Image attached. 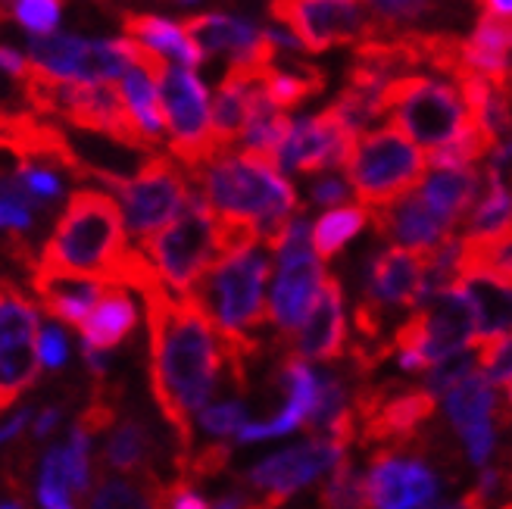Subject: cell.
Instances as JSON below:
<instances>
[{
  "label": "cell",
  "instance_id": "39",
  "mask_svg": "<svg viewBox=\"0 0 512 509\" xmlns=\"http://www.w3.org/2000/svg\"><path fill=\"white\" fill-rule=\"evenodd\" d=\"M91 435L82 425H72L69 441L60 447L63 450V469L72 497H85L91 491Z\"/></svg>",
  "mask_w": 512,
  "mask_h": 509
},
{
  "label": "cell",
  "instance_id": "25",
  "mask_svg": "<svg viewBox=\"0 0 512 509\" xmlns=\"http://www.w3.org/2000/svg\"><path fill=\"white\" fill-rule=\"evenodd\" d=\"M500 413L497 391L484 381L481 372L469 375L466 381H459L453 391L444 394V416L456 428V435L463 438L466 431L491 425Z\"/></svg>",
  "mask_w": 512,
  "mask_h": 509
},
{
  "label": "cell",
  "instance_id": "43",
  "mask_svg": "<svg viewBox=\"0 0 512 509\" xmlns=\"http://www.w3.org/2000/svg\"><path fill=\"white\" fill-rule=\"evenodd\" d=\"M366 4L375 19V35L403 32L400 25L419 22L425 13L434 10V0H366Z\"/></svg>",
  "mask_w": 512,
  "mask_h": 509
},
{
  "label": "cell",
  "instance_id": "7",
  "mask_svg": "<svg viewBox=\"0 0 512 509\" xmlns=\"http://www.w3.org/2000/svg\"><path fill=\"white\" fill-rule=\"evenodd\" d=\"M347 185L360 200V207L381 210L416 191L425 175V150H419L394 125H381L356 138V147L347 160Z\"/></svg>",
  "mask_w": 512,
  "mask_h": 509
},
{
  "label": "cell",
  "instance_id": "48",
  "mask_svg": "<svg viewBox=\"0 0 512 509\" xmlns=\"http://www.w3.org/2000/svg\"><path fill=\"white\" fill-rule=\"evenodd\" d=\"M166 509H210V503L203 500V494L191 485V481L178 478L166 491Z\"/></svg>",
  "mask_w": 512,
  "mask_h": 509
},
{
  "label": "cell",
  "instance_id": "52",
  "mask_svg": "<svg viewBox=\"0 0 512 509\" xmlns=\"http://www.w3.org/2000/svg\"><path fill=\"white\" fill-rule=\"evenodd\" d=\"M82 360H85V366H88V372L97 378V381H104L107 378V372H110V366H113V356H110V350H97V347H82Z\"/></svg>",
  "mask_w": 512,
  "mask_h": 509
},
{
  "label": "cell",
  "instance_id": "55",
  "mask_svg": "<svg viewBox=\"0 0 512 509\" xmlns=\"http://www.w3.org/2000/svg\"><path fill=\"white\" fill-rule=\"evenodd\" d=\"M0 509H25V503L22 500H4V503H0Z\"/></svg>",
  "mask_w": 512,
  "mask_h": 509
},
{
  "label": "cell",
  "instance_id": "20",
  "mask_svg": "<svg viewBox=\"0 0 512 509\" xmlns=\"http://www.w3.org/2000/svg\"><path fill=\"white\" fill-rule=\"evenodd\" d=\"M481 188H484V175H481L478 166H469V169H431V172L422 175L416 194L431 210V216L438 219L450 235H456V228L466 222L469 210L481 197Z\"/></svg>",
  "mask_w": 512,
  "mask_h": 509
},
{
  "label": "cell",
  "instance_id": "30",
  "mask_svg": "<svg viewBox=\"0 0 512 509\" xmlns=\"http://www.w3.org/2000/svg\"><path fill=\"white\" fill-rule=\"evenodd\" d=\"M322 88H325V72L316 66H275L272 63L263 72V91L281 113H288L300 107L303 100L322 94Z\"/></svg>",
  "mask_w": 512,
  "mask_h": 509
},
{
  "label": "cell",
  "instance_id": "15",
  "mask_svg": "<svg viewBox=\"0 0 512 509\" xmlns=\"http://www.w3.org/2000/svg\"><path fill=\"white\" fill-rule=\"evenodd\" d=\"M185 32L194 38L203 57L225 54L232 60V66H244V69H266L275 63V50L269 47L260 25H253L250 19L207 13L188 19Z\"/></svg>",
  "mask_w": 512,
  "mask_h": 509
},
{
  "label": "cell",
  "instance_id": "34",
  "mask_svg": "<svg viewBox=\"0 0 512 509\" xmlns=\"http://www.w3.org/2000/svg\"><path fill=\"white\" fill-rule=\"evenodd\" d=\"M41 375V363L32 344L0 347V394L16 403L22 391H29Z\"/></svg>",
  "mask_w": 512,
  "mask_h": 509
},
{
  "label": "cell",
  "instance_id": "50",
  "mask_svg": "<svg viewBox=\"0 0 512 509\" xmlns=\"http://www.w3.org/2000/svg\"><path fill=\"white\" fill-rule=\"evenodd\" d=\"M500 488H503V472H500V469H494V466H484V469H481V475H478V485L472 488V494L491 506V500L500 494Z\"/></svg>",
  "mask_w": 512,
  "mask_h": 509
},
{
  "label": "cell",
  "instance_id": "28",
  "mask_svg": "<svg viewBox=\"0 0 512 509\" xmlns=\"http://www.w3.org/2000/svg\"><path fill=\"white\" fill-rule=\"evenodd\" d=\"M166 485H160L157 472L107 478L91 497L88 509H166Z\"/></svg>",
  "mask_w": 512,
  "mask_h": 509
},
{
  "label": "cell",
  "instance_id": "2",
  "mask_svg": "<svg viewBox=\"0 0 512 509\" xmlns=\"http://www.w3.org/2000/svg\"><path fill=\"white\" fill-rule=\"evenodd\" d=\"M266 278L269 257L266 247L250 244L228 250L200 278L188 294L200 303L216 325L225 344V369L232 372L235 388H247V363L260 350V332L266 328Z\"/></svg>",
  "mask_w": 512,
  "mask_h": 509
},
{
  "label": "cell",
  "instance_id": "45",
  "mask_svg": "<svg viewBox=\"0 0 512 509\" xmlns=\"http://www.w3.org/2000/svg\"><path fill=\"white\" fill-rule=\"evenodd\" d=\"M35 356L38 363L47 366V369H63L66 360H69V341L63 335L60 325H41L38 335H35Z\"/></svg>",
  "mask_w": 512,
  "mask_h": 509
},
{
  "label": "cell",
  "instance_id": "47",
  "mask_svg": "<svg viewBox=\"0 0 512 509\" xmlns=\"http://www.w3.org/2000/svg\"><path fill=\"white\" fill-rule=\"evenodd\" d=\"M347 197H350V185L341 175H322L310 185V203H316V207H322V210L344 207Z\"/></svg>",
  "mask_w": 512,
  "mask_h": 509
},
{
  "label": "cell",
  "instance_id": "59",
  "mask_svg": "<svg viewBox=\"0 0 512 509\" xmlns=\"http://www.w3.org/2000/svg\"><path fill=\"white\" fill-rule=\"evenodd\" d=\"M503 509H512V503H506V506H503Z\"/></svg>",
  "mask_w": 512,
  "mask_h": 509
},
{
  "label": "cell",
  "instance_id": "26",
  "mask_svg": "<svg viewBox=\"0 0 512 509\" xmlns=\"http://www.w3.org/2000/svg\"><path fill=\"white\" fill-rule=\"evenodd\" d=\"M291 116L281 113L272 100L266 97L263 91V79L253 91V100H250V113H247V122H244V132H241V144L247 154L253 157H263V160H275L281 141L288 138L291 132Z\"/></svg>",
  "mask_w": 512,
  "mask_h": 509
},
{
  "label": "cell",
  "instance_id": "3",
  "mask_svg": "<svg viewBox=\"0 0 512 509\" xmlns=\"http://www.w3.org/2000/svg\"><path fill=\"white\" fill-rule=\"evenodd\" d=\"M219 222L250 225L260 247L272 250L297 210V191L275 163L247 150H222L188 175Z\"/></svg>",
  "mask_w": 512,
  "mask_h": 509
},
{
  "label": "cell",
  "instance_id": "14",
  "mask_svg": "<svg viewBox=\"0 0 512 509\" xmlns=\"http://www.w3.org/2000/svg\"><path fill=\"white\" fill-rule=\"evenodd\" d=\"M356 147V135H350L328 107L316 116H303L291 122L288 138L281 141L275 154V169L285 172H331L344 169Z\"/></svg>",
  "mask_w": 512,
  "mask_h": 509
},
{
  "label": "cell",
  "instance_id": "58",
  "mask_svg": "<svg viewBox=\"0 0 512 509\" xmlns=\"http://www.w3.org/2000/svg\"><path fill=\"white\" fill-rule=\"evenodd\" d=\"M182 4H197V0H182Z\"/></svg>",
  "mask_w": 512,
  "mask_h": 509
},
{
  "label": "cell",
  "instance_id": "8",
  "mask_svg": "<svg viewBox=\"0 0 512 509\" xmlns=\"http://www.w3.org/2000/svg\"><path fill=\"white\" fill-rule=\"evenodd\" d=\"M94 182L107 185L119 197L125 235H132L138 244L150 241L169 222H175V216L185 210V200L191 191L185 169L163 154H153L132 178L94 169Z\"/></svg>",
  "mask_w": 512,
  "mask_h": 509
},
{
  "label": "cell",
  "instance_id": "31",
  "mask_svg": "<svg viewBox=\"0 0 512 509\" xmlns=\"http://www.w3.org/2000/svg\"><path fill=\"white\" fill-rule=\"evenodd\" d=\"M150 450H153L150 428L141 419H125L113 428L107 450H104V460H107L110 472L141 475V472H153L150 469Z\"/></svg>",
  "mask_w": 512,
  "mask_h": 509
},
{
  "label": "cell",
  "instance_id": "32",
  "mask_svg": "<svg viewBox=\"0 0 512 509\" xmlns=\"http://www.w3.org/2000/svg\"><path fill=\"white\" fill-rule=\"evenodd\" d=\"M366 225H369V210L360 207V203H344L338 210H328L310 232L313 253L319 260H335Z\"/></svg>",
  "mask_w": 512,
  "mask_h": 509
},
{
  "label": "cell",
  "instance_id": "29",
  "mask_svg": "<svg viewBox=\"0 0 512 509\" xmlns=\"http://www.w3.org/2000/svg\"><path fill=\"white\" fill-rule=\"evenodd\" d=\"M484 182H488V178H484ZM506 232H512V188L500 182H488L484 185V194L469 210L463 232H456V235L466 241H494Z\"/></svg>",
  "mask_w": 512,
  "mask_h": 509
},
{
  "label": "cell",
  "instance_id": "54",
  "mask_svg": "<svg viewBox=\"0 0 512 509\" xmlns=\"http://www.w3.org/2000/svg\"><path fill=\"white\" fill-rule=\"evenodd\" d=\"M484 13L500 16V19H512V0H481Z\"/></svg>",
  "mask_w": 512,
  "mask_h": 509
},
{
  "label": "cell",
  "instance_id": "38",
  "mask_svg": "<svg viewBox=\"0 0 512 509\" xmlns=\"http://www.w3.org/2000/svg\"><path fill=\"white\" fill-rule=\"evenodd\" d=\"M38 503L41 509H79L75 506V497L69 491L66 481V469H63V450L50 447L41 460V472H38Z\"/></svg>",
  "mask_w": 512,
  "mask_h": 509
},
{
  "label": "cell",
  "instance_id": "18",
  "mask_svg": "<svg viewBox=\"0 0 512 509\" xmlns=\"http://www.w3.org/2000/svg\"><path fill=\"white\" fill-rule=\"evenodd\" d=\"M281 385H285V406L281 413L266 419V422H247L238 431V444H253V441H269V438H285L294 435L297 428H303L310 422V413L316 406V394H319V372L297 360V356H288L285 366H281Z\"/></svg>",
  "mask_w": 512,
  "mask_h": 509
},
{
  "label": "cell",
  "instance_id": "17",
  "mask_svg": "<svg viewBox=\"0 0 512 509\" xmlns=\"http://www.w3.org/2000/svg\"><path fill=\"white\" fill-rule=\"evenodd\" d=\"M422 278V257L400 247H384L372 253L363 272V307L372 313L406 307L413 310V300Z\"/></svg>",
  "mask_w": 512,
  "mask_h": 509
},
{
  "label": "cell",
  "instance_id": "37",
  "mask_svg": "<svg viewBox=\"0 0 512 509\" xmlns=\"http://www.w3.org/2000/svg\"><path fill=\"white\" fill-rule=\"evenodd\" d=\"M322 509H369L366 503V478L356 472L350 460H341L328 472L322 488Z\"/></svg>",
  "mask_w": 512,
  "mask_h": 509
},
{
  "label": "cell",
  "instance_id": "11",
  "mask_svg": "<svg viewBox=\"0 0 512 509\" xmlns=\"http://www.w3.org/2000/svg\"><path fill=\"white\" fill-rule=\"evenodd\" d=\"M269 13L310 54H319V50L338 44H360L375 35V19L360 4H338V0H272Z\"/></svg>",
  "mask_w": 512,
  "mask_h": 509
},
{
  "label": "cell",
  "instance_id": "33",
  "mask_svg": "<svg viewBox=\"0 0 512 509\" xmlns=\"http://www.w3.org/2000/svg\"><path fill=\"white\" fill-rule=\"evenodd\" d=\"M38 328H41V319H38L35 303L16 285L0 288V347L32 344Z\"/></svg>",
  "mask_w": 512,
  "mask_h": 509
},
{
  "label": "cell",
  "instance_id": "21",
  "mask_svg": "<svg viewBox=\"0 0 512 509\" xmlns=\"http://www.w3.org/2000/svg\"><path fill=\"white\" fill-rule=\"evenodd\" d=\"M29 285L38 297L41 307L57 322H66L72 328H82L88 313L110 291L113 282L100 278H72V275H29Z\"/></svg>",
  "mask_w": 512,
  "mask_h": 509
},
{
  "label": "cell",
  "instance_id": "10",
  "mask_svg": "<svg viewBox=\"0 0 512 509\" xmlns=\"http://www.w3.org/2000/svg\"><path fill=\"white\" fill-rule=\"evenodd\" d=\"M157 94L169 132L172 160L185 169V175L197 172L203 163L222 154L210 129V91L194 69L166 66L157 75Z\"/></svg>",
  "mask_w": 512,
  "mask_h": 509
},
{
  "label": "cell",
  "instance_id": "6",
  "mask_svg": "<svg viewBox=\"0 0 512 509\" xmlns=\"http://www.w3.org/2000/svg\"><path fill=\"white\" fill-rule=\"evenodd\" d=\"M384 116H391V125L403 132L419 150H434L450 144L456 135H463L472 116L459 97L456 85L431 75H400L381 97Z\"/></svg>",
  "mask_w": 512,
  "mask_h": 509
},
{
  "label": "cell",
  "instance_id": "56",
  "mask_svg": "<svg viewBox=\"0 0 512 509\" xmlns=\"http://www.w3.org/2000/svg\"><path fill=\"white\" fill-rule=\"evenodd\" d=\"M506 403H509V410H512V381L506 385Z\"/></svg>",
  "mask_w": 512,
  "mask_h": 509
},
{
  "label": "cell",
  "instance_id": "46",
  "mask_svg": "<svg viewBox=\"0 0 512 509\" xmlns=\"http://www.w3.org/2000/svg\"><path fill=\"white\" fill-rule=\"evenodd\" d=\"M497 422L491 425H481V428H472L463 435V447H466V456H469V463L484 469L491 460H494V450H497Z\"/></svg>",
  "mask_w": 512,
  "mask_h": 509
},
{
  "label": "cell",
  "instance_id": "1",
  "mask_svg": "<svg viewBox=\"0 0 512 509\" xmlns=\"http://www.w3.org/2000/svg\"><path fill=\"white\" fill-rule=\"evenodd\" d=\"M138 294L147 313L150 391L182 447V460L194 450V419L210 403L225 369V344L194 297L169 294L160 278L144 282Z\"/></svg>",
  "mask_w": 512,
  "mask_h": 509
},
{
  "label": "cell",
  "instance_id": "53",
  "mask_svg": "<svg viewBox=\"0 0 512 509\" xmlns=\"http://www.w3.org/2000/svg\"><path fill=\"white\" fill-rule=\"evenodd\" d=\"M29 422H32V413H29V410H19L13 419H7L4 425H0V447L10 444V441H16V438L22 435V431H25V425H29Z\"/></svg>",
  "mask_w": 512,
  "mask_h": 509
},
{
  "label": "cell",
  "instance_id": "23",
  "mask_svg": "<svg viewBox=\"0 0 512 509\" xmlns=\"http://www.w3.org/2000/svg\"><path fill=\"white\" fill-rule=\"evenodd\" d=\"M125 38H132L153 50L163 60H175V66L182 69H197L207 63V57L200 54V47L194 38L185 32L182 22H172L166 16H147V13H128L125 16Z\"/></svg>",
  "mask_w": 512,
  "mask_h": 509
},
{
  "label": "cell",
  "instance_id": "22",
  "mask_svg": "<svg viewBox=\"0 0 512 509\" xmlns=\"http://www.w3.org/2000/svg\"><path fill=\"white\" fill-rule=\"evenodd\" d=\"M266 69L228 66V75L219 82V91L210 104V129H213V141L219 150H232L241 141L253 91H256V85H260Z\"/></svg>",
  "mask_w": 512,
  "mask_h": 509
},
{
  "label": "cell",
  "instance_id": "13",
  "mask_svg": "<svg viewBox=\"0 0 512 509\" xmlns=\"http://www.w3.org/2000/svg\"><path fill=\"white\" fill-rule=\"evenodd\" d=\"M341 460H347V447L331 438H310L294 444L281 453L266 456L247 472L250 488L263 491V497H275L278 503H288L297 491L313 485L316 478L328 475Z\"/></svg>",
  "mask_w": 512,
  "mask_h": 509
},
{
  "label": "cell",
  "instance_id": "40",
  "mask_svg": "<svg viewBox=\"0 0 512 509\" xmlns=\"http://www.w3.org/2000/svg\"><path fill=\"white\" fill-rule=\"evenodd\" d=\"M7 10L32 38H47V35H57L63 0H10Z\"/></svg>",
  "mask_w": 512,
  "mask_h": 509
},
{
  "label": "cell",
  "instance_id": "16",
  "mask_svg": "<svg viewBox=\"0 0 512 509\" xmlns=\"http://www.w3.org/2000/svg\"><path fill=\"white\" fill-rule=\"evenodd\" d=\"M347 353V303L341 278L325 275L310 316L294 335V356L303 363H338Z\"/></svg>",
  "mask_w": 512,
  "mask_h": 509
},
{
  "label": "cell",
  "instance_id": "42",
  "mask_svg": "<svg viewBox=\"0 0 512 509\" xmlns=\"http://www.w3.org/2000/svg\"><path fill=\"white\" fill-rule=\"evenodd\" d=\"M194 425H200L207 435H213L216 441H228L238 438V431L247 425V406L241 400H219V403H207L197 413Z\"/></svg>",
  "mask_w": 512,
  "mask_h": 509
},
{
  "label": "cell",
  "instance_id": "57",
  "mask_svg": "<svg viewBox=\"0 0 512 509\" xmlns=\"http://www.w3.org/2000/svg\"><path fill=\"white\" fill-rule=\"evenodd\" d=\"M338 4H356V0H338Z\"/></svg>",
  "mask_w": 512,
  "mask_h": 509
},
{
  "label": "cell",
  "instance_id": "44",
  "mask_svg": "<svg viewBox=\"0 0 512 509\" xmlns=\"http://www.w3.org/2000/svg\"><path fill=\"white\" fill-rule=\"evenodd\" d=\"M16 182L25 188V194H29L38 207H50V203H57L63 197V182H60V175L57 169H50V166H41V163H16V172H13Z\"/></svg>",
  "mask_w": 512,
  "mask_h": 509
},
{
  "label": "cell",
  "instance_id": "41",
  "mask_svg": "<svg viewBox=\"0 0 512 509\" xmlns=\"http://www.w3.org/2000/svg\"><path fill=\"white\" fill-rule=\"evenodd\" d=\"M478 347V372L497 391L512 381V335H494L475 341Z\"/></svg>",
  "mask_w": 512,
  "mask_h": 509
},
{
  "label": "cell",
  "instance_id": "36",
  "mask_svg": "<svg viewBox=\"0 0 512 509\" xmlns=\"http://www.w3.org/2000/svg\"><path fill=\"white\" fill-rule=\"evenodd\" d=\"M475 372H478V347L472 344V347H463V350L444 356V360H438V363H431L425 369V388L422 391L438 400Z\"/></svg>",
  "mask_w": 512,
  "mask_h": 509
},
{
  "label": "cell",
  "instance_id": "9",
  "mask_svg": "<svg viewBox=\"0 0 512 509\" xmlns=\"http://www.w3.org/2000/svg\"><path fill=\"white\" fill-rule=\"evenodd\" d=\"M22 94L29 107L41 116H60L85 132L104 135L110 141L128 144L135 150H147L150 144L135 129L132 116L125 113L119 91L113 85H69L50 82L32 69L29 79L22 82Z\"/></svg>",
  "mask_w": 512,
  "mask_h": 509
},
{
  "label": "cell",
  "instance_id": "49",
  "mask_svg": "<svg viewBox=\"0 0 512 509\" xmlns=\"http://www.w3.org/2000/svg\"><path fill=\"white\" fill-rule=\"evenodd\" d=\"M0 72H7L13 82L22 85L32 75V63H29V57H25V54H19V50L0 44Z\"/></svg>",
  "mask_w": 512,
  "mask_h": 509
},
{
  "label": "cell",
  "instance_id": "51",
  "mask_svg": "<svg viewBox=\"0 0 512 509\" xmlns=\"http://www.w3.org/2000/svg\"><path fill=\"white\" fill-rule=\"evenodd\" d=\"M63 422V406H44V410L32 419V435H35V441H44V438H50V431H54L57 425Z\"/></svg>",
  "mask_w": 512,
  "mask_h": 509
},
{
  "label": "cell",
  "instance_id": "12",
  "mask_svg": "<svg viewBox=\"0 0 512 509\" xmlns=\"http://www.w3.org/2000/svg\"><path fill=\"white\" fill-rule=\"evenodd\" d=\"M363 478L369 509H425L441 494V475L403 450H378Z\"/></svg>",
  "mask_w": 512,
  "mask_h": 509
},
{
  "label": "cell",
  "instance_id": "24",
  "mask_svg": "<svg viewBox=\"0 0 512 509\" xmlns=\"http://www.w3.org/2000/svg\"><path fill=\"white\" fill-rule=\"evenodd\" d=\"M135 322H138V307L128 297V288L110 285V291L100 297V303L82 322V338L88 347L113 350L135 332Z\"/></svg>",
  "mask_w": 512,
  "mask_h": 509
},
{
  "label": "cell",
  "instance_id": "19",
  "mask_svg": "<svg viewBox=\"0 0 512 509\" xmlns=\"http://www.w3.org/2000/svg\"><path fill=\"white\" fill-rule=\"evenodd\" d=\"M369 222L381 238H388L400 250L416 253V257H428L431 250H438L450 238V232L431 216V210L416 191L403 194L400 200L388 203V207L372 210Z\"/></svg>",
  "mask_w": 512,
  "mask_h": 509
},
{
  "label": "cell",
  "instance_id": "4",
  "mask_svg": "<svg viewBox=\"0 0 512 509\" xmlns=\"http://www.w3.org/2000/svg\"><path fill=\"white\" fill-rule=\"evenodd\" d=\"M128 253V235L119 200L97 188H79L60 213L41 257L29 275H72L113 282Z\"/></svg>",
  "mask_w": 512,
  "mask_h": 509
},
{
  "label": "cell",
  "instance_id": "35",
  "mask_svg": "<svg viewBox=\"0 0 512 509\" xmlns=\"http://www.w3.org/2000/svg\"><path fill=\"white\" fill-rule=\"evenodd\" d=\"M491 147L494 144L484 138L475 125H469V129L463 135H456L450 144L428 150L425 166L428 169H469V166H478L484 157H488Z\"/></svg>",
  "mask_w": 512,
  "mask_h": 509
},
{
  "label": "cell",
  "instance_id": "27",
  "mask_svg": "<svg viewBox=\"0 0 512 509\" xmlns=\"http://www.w3.org/2000/svg\"><path fill=\"white\" fill-rule=\"evenodd\" d=\"M119 100L125 113L132 116L135 129L144 135V141L153 147L163 135H166V122H163V107H160V94H157V82L150 79V75L138 66L128 69L119 85Z\"/></svg>",
  "mask_w": 512,
  "mask_h": 509
},
{
  "label": "cell",
  "instance_id": "5",
  "mask_svg": "<svg viewBox=\"0 0 512 509\" xmlns=\"http://www.w3.org/2000/svg\"><path fill=\"white\" fill-rule=\"evenodd\" d=\"M163 288L175 297H188L210 266L219 260V228L207 200L191 185L185 210L160 235L138 244Z\"/></svg>",
  "mask_w": 512,
  "mask_h": 509
}]
</instances>
